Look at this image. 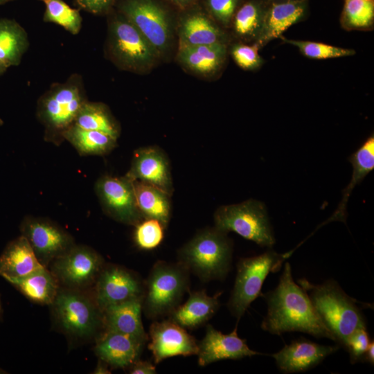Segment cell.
<instances>
[{
    "instance_id": "21",
    "label": "cell",
    "mask_w": 374,
    "mask_h": 374,
    "mask_svg": "<svg viewBox=\"0 0 374 374\" xmlns=\"http://www.w3.org/2000/svg\"><path fill=\"white\" fill-rule=\"evenodd\" d=\"M144 344L130 336L106 330L97 341L94 350L99 359L108 365L123 368L139 358Z\"/></svg>"
},
{
    "instance_id": "34",
    "label": "cell",
    "mask_w": 374,
    "mask_h": 374,
    "mask_svg": "<svg viewBox=\"0 0 374 374\" xmlns=\"http://www.w3.org/2000/svg\"><path fill=\"white\" fill-rule=\"evenodd\" d=\"M341 19L348 29L371 26L374 19V0H344Z\"/></svg>"
},
{
    "instance_id": "41",
    "label": "cell",
    "mask_w": 374,
    "mask_h": 374,
    "mask_svg": "<svg viewBox=\"0 0 374 374\" xmlns=\"http://www.w3.org/2000/svg\"><path fill=\"white\" fill-rule=\"evenodd\" d=\"M130 367V373L131 374L157 373L155 366L148 361H143L138 359Z\"/></svg>"
},
{
    "instance_id": "47",
    "label": "cell",
    "mask_w": 374,
    "mask_h": 374,
    "mask_svg": "<svg viewBox=\"0 0 374 374\" xmlns=\"http://www.w3.org/2000/svg\"><path fill=\"white\" fill-rule=\"evenodd\" d=\"M1 373H6V372H4L2 369L0 368V374Z\"/></svg>"
},
{
    "instance_id": "14",
    "label": "cell",
    "mask_w": 374,
    "mask_h": 374,
    "mask_svg": "<svg viewBox=\"0 0 374 374\" xmlns=\"http://www.w3.org/2000/svg\"><path fill=\"white\" fill-rule=\"evenodd\" d=\"M144 283L134 272L114 265L104 266L95 282L93 299L102 312L109 306L143 297Z\"/></svg>"
},
{
    "instance_id": "44",
    "label": "cell",
    "mask_w": 374,
    "mask_h": 374,
    "mask_svg": "<svg viewBox=\"0 0 374 374\" xmlns=\"http://www.w3.org/2000/svg\"><path fill=\"white\" fill-rule=\"evenodd\" d=\"M171 1L177 6L184 8L192 3L195 0H171Z\"/></svg>"
},
{
    "instance_id": "3",
    "label": "cell",
    "mask_w": 374,
    "mask_h": 374,
    "mask_svg": "<svg viewBox=\"0 0 374 374\" xmlns=\"http://www.w3.org/2000/svg\"><path fill=\"white\" fill-rule=\"evenodd\" d=\"M231 240L215 226L196 233L177 252L178 262L201 280H224L231 269Z\"/></svg>"
},
{
    "instance_id": "12",
    "label": "cell",
    "mask_w": 374,
    "mask_h": 374,
    "mask_svg": "<svg viewBox=\"0 0 374 374\" xmlns=\"http://www.w3.org/2000/svg\"><path fill=\"white\" fill-rule=\"evenodd\" d=\"M20 229L39 262L46 267L75 244L66 230L47 218L26 217Z\"/></svg>"
},
{
    "instance_id": "29",
    "label": "cell",
    "mask_w": 374,
    "mask_h": 374,
    "mask_svg": "<svg viewBox=\"0 0 374 374\" xmlns=\"http://www.w3.org/2000/svg\"><path fill=\"white\" fill-rule=\"evenodd\" d=\"M28 46L27 33L19 24L0 18V60L8 67L18 66Z\"/></svg>"
},
{
    "instance_id": "17",
    "label": "cell",
    "mask_w": 374,
    "mask_h": 374,
    "mask_svg": "<svg viewBox=\"0 0 374 374\" xmlns=\"http://www.w3.org/2000/svg\"><path fill=\"white\" fill-rule=\"evenodd\" d=\"M237 326L229 334H223L211 325H208L206 334L198 344V364L206 366L225 359H240L261 353L251 350L246 339L238 335Z\"/></svg>"
},
{
    "instance_id": "5",
    "label": "cell",
    "mask_w": 374,
    "mask_h": 374,
    "mask_svg": "<svg viewBox=\"0 0 374 374\" xmlns=\"http://www.w3.org/2000/svg\"><path fill=\"white\" fill-rule=\"evenodd\" d=\"M189 271L182 265L157 261L144 283L142 310L157 319L168 316L180 303L189 288Z\"/></svg>"
},
{
    "instance_id": "46",
    "label": "cell",
    "mask_w": 374,
    "mask_h": 374,
    "mask_svg": "<svg viewBox=\"0 0 374 374\" xmlns=\"http://www.w3.org/2000/svg\"><path fill=\"white\" fill-rule=\"evenodd\" d=\"M12 1H14V0H0V5L5 4Z\"/></svg>"
},
{
    "instance_id": "40",
    "label": "cell",
    "mask_w": 374,
    "mask_h": 374,
    "mask_svg": "<svg viewBox=\"0 0 374 374\" xmlns=\"http://www.w3.org/2000/svg\"><path fill=\"white\" fill-rule=\"evenodd\" d=\"M77 5L88 12L101 15L109 10L116 0H75Z\"/></svg>"
},
{
    "instance_id": "11",
    "label": "cell",
    "mask_w": 374,
    "mask_h": 374,
    "mask_svg": "<svg viewBox=\"0 0 374 374\" xmlns=\"http://www.w3.org/2000/svg\"><path fill=\"white\" fill-rule=\"evenodd\" d=\"M120 12L142 34L159 54L168 46L170 28L166 10L154 0H123Z\"/></svg>"
},
{
    "instance_id": "38",
    "label": "cell",
    "mask_w": 374,
    "mask_h": 374,
    "mask_svg": "<svg viewBox=\"0 0 374 374\" xmlns=\"http://www.w3.org/2000/svg\"><path fill=\"white\" fill-rule=\"evenodd\" d=\"M371 339L366 328H359L348 339L344 348L348 350L351 364L362 362Z\"/></svg>"
},
{
    "instance_id": "2",
    "label": "cell",
    "mask_w": 374,
    "mask_h": 374,
    "mask_svg": "<svg viewBox=\"0 0 374 374\" xmlns=\"http://www.w3.org/2000/svg\"><path fill=\"white\" fill-rule=\"evenodd\" d=\"M298 281L339 346L344 348L355 330L366 328L365 317L357 301L349 296L335 280L330 279L320 285L312 284L305 278Z\"/></svg>"
},
{
    "instance_id": "33",
    "label": "cell",
    "mask_w": 374,
    "mask_h": 374,
    "mask_svg": "<svg viewBox=\"0 0 374 374\" xmlns=\"http://www.w3.org/2000/svg\"><path fill=\"white\" fill-rule=\"evenodd\" d=\"M45 5L43 20L62 26L72 35L82 28V18L79 9L70 7L63 0H39Z\"/></svg>"
},
{
    "instance_id": "4",
    "label": "cell",
    "mask_w": 374,
    "mask_h": 374,
    "mask_svg": "<svg viewBox=\"0 0 374 374\" xmlns=\"http://www.w3.org/2000/svg\"><path fill=\"white\" fill-rule=\"evenodd\" d=\"M87 100L82 78L71 75L65 82L52 84L39 98L37 117L44 127L47 141L58 145L63 134L74 124L76 116Z\"/></svg>"
},
{
    "instance_id": "42",
    "label": "cell",
    "mask_w": 374,
    "mask_h": 374,
    "mask_svg": "<svg viewBox=\"0 0 374 374\" xmlns=\"http://www.w3.org/2000/svg\"><path fill=\"white\" fill-rule=\"evenodd\" d=\"M362 362H366L372 366L374 364V342L371 341L369 346L363 357Z\"/></svg>"
},
{
    "instance_id": "7",
    "label": "cell",
    "mask_w": 374,
    "mask_h": 374,
    "mask_svg": "<svg viewBox=\"0 0 374 374\" xmlns=\"http://www.w3.org/2000/svg\"><path fill=\"white\" fill-rule=\"evenodd\" d=\"M107 51L120 68L139 72L148 69L159 54L121 12L109 24Z\"/></svg>"
},
{
    "instance_id": "10",
    "label": "cell",
    "mask_w": 374,
    "mask_h": 374,
    "mask_svg": "<svg viewBox=\"0 0 374 374\" xmlns=\"http://www.w3.org/2000/svg\"><path fill=\"white\" fill-rule=\"evenodd\" d=\"M51 264V271L59 285L78 290L95 283L104 267L103 258L94 249L75 244Z\"/></svg>"
},
{
    "instance_id": "27",
    "label": "cell",
    "mask_w": 374,
    "mask_h": 374,
    "mask_svg": "<svg viewBox=\"0 0 374 374\" xmlns=\"http://www.w3.org/2000/svg\"><path fill=\"white\" fill-rule=\"evenodd\" d=\"M179 46L224 43L220 29L206 15L193 12L186 15L179 27Z\"/></svg>"
},
{
    "instance_id": "25",
    "label": "cell",
    "mask_w": 374,
    "mask_h": 374,
    "mask_svg": "<svg viewBox=\"0 0 374 374\" xmlns=\"http://www.w3.org/2000/svg\"><path fill=\"white\" fill-rule=\"evenodd\" d=\"M353 166L350 183L342 192V199L337 210L326 221H342L345 222L346 205L354 188L374 168V136L371 134L348 158Z\"/></svg>"
},
{
    "instance_id": "13",
    "label": "cell",
    "mask_w": 374,
    "mask_h": 374,
    "mask_svg": "<svg viewBox=\"0 0 374 374\" xmlns=\"http://www.w3.org/2000/svg\"><path fill=\"white\" fill-rule=\"evenodd\" d=\"M95 189L103 211L115 220L136 226L144 220L137 207L132 181L126 175L103 176Z\"/></svg>"
},
{
    "instance_id": "36",
    "label": "cell",
    "mask_w": 374,
    "mask_h": 374,
    "mask_svg": "<svg viewBox=\"0 0 374 374\" xmlns=\"http://www.w3.org/2000/svg\"><path fill=\"white\" fill-rule=\"evenodd\" d=\"M164 226L157 220L144 219L136 225L134 241L143 250L157 247L164 237Z\"/></svg>"
},
{
    "instance_id": "6",
    "label": "cell",
    "mask_w": 374,
    "mask_h": 374,
    "mask_svg": "<svg viewBox=\"0 0 374 374\" xmlns=\"http://www.w3.org/2000/svg\"><path fill=\"white\" fill-rule=\"evenodd\" d=\"M290 253H278L269 249L262 254L243 258L237 264V274L227 307L238 321L250 304L262 296V287L270 273L278 271Z\"/></svg>"
},
{
    "instance_id": "45",
    "label": "cell",
    "mask_w": 374,
    "mask_h": 374,
    "mask_svg": "<svg viewBox=\"0 0 374 374\" xmlns=\"http://www.w3.org/2000/svg\"><path fill=\"white\" fill-rule=\"evenodd\" d=\"M9 67L0 60V75L3 74Z\"/></svg>"
},
{
    "instance_id": "18",
    "label": "cell",
    "mask_w": 374,
    "mask_h": 374,
    "mask_svg": "<svg viewBox=\"0 0 374 374\" xmlns=\"http://www.w3.org/2000/svg\"><path fill=\"white\" fill-rule=\"evenodd\" d=\"M339 348V346L321 345L301 337L285 345L271 357L281 373H300L317 366Z\"/></svg>"
},
{
    "instance_id": "15",
    "label": "cell",
    "mask_w": 374,
    "mask_h": 374,
    "mask_svg": "<svg viewBox=\"0 0 374 374\" xmlns=\"http://www.w3.org/2000/svg\"><path fill=\"white\" fill-rule=\"evenodd\" d=\"M149 337L148 348L156 364L168 357L194 355L198 352L195 338L170 319L153 322Z\"/></svg>"
},
{
    "instance_id": "37",
    "label": "cell",
    "mask_w": 374,
    "mask_h": 374,
    "mask_svg": "<svg viewBox=\"0 0 374 374\" xmlns=\"http://www.w3.org/2000/svg\"><path fill=\"white\" fill-rule=\"evenodd\" d=\"M241 0H205L206 6L211 15L219 23L228 26Z\"/></svg>"
},
{
    "instance_id": "1",
    "label": "cell",
    "mask_w": 374,
    "mask_h": 374,
    "mask_svg": "<svg viewBox=\"0 0 374 374\" xmlns=\"http://www.w3.org/2000/svg\"><path fill=\"white\" fill-rule=\"evenodd\" d=\"M267 312L261 328L273 335L301 332L317 338H335L318 316L305 289L292 277L290 264L286 262L277 287L263 294Z\"/></svg>"
},
{
    "instance_id": "23",
    "label": "cell",
    "mask_w": 374,
    "mask_h": 374,
    "mask_svg": "<svg viewBox=\"0 0 374 374\" xmlns=\"http://www.w3.org/2000/svg\"><path fill=\"white\" fill-rule=\"evenodd\" d=\"M42 267L22 235L10 242L0 255V276L6 280L25 276Z\"/></svg>"
},
{
    "instance_id": "32",
    "label": "cell",
    "mask_w": 374,
    "mask_h": 374,
    "mask_svg": "<svg viewBox=\"0 0 374 374\" xmlns=\"http://www.w3.org/2000/svg\"><path fill=\"white\" fill-rule=\"evenodd\" d=\"M268 0H247L240 5L233 18L235 33L243 37L258 35Z\"/></svg>"
},
{
    "instance_id": "24",
    "label": "cell",
    "mask_w": 374,
    "mask_h": 374,
    "mask_svg": "<svg viewBox=\"0 0 374 374\" xmlns=\"http://www.w3.org/2000/svg\"><path fill=\"white\" fill-rule=\"evenodd\" d=\"M226 46L224 43L198 46H179V61L189 70L210 75L220 69L224 62Z\"/></svg>"
},
{
    "instance_id": "28",
    "label": "cell",
    "mask_w": 374,
    "mask_h": 374,
    "mask_svg": "<svg viewBox=\"0 0 374 374\" xmlns=\"http://www.w3.org/2000/svg\"><path fill=\"white\" fill-rule=\"evenodd\" d=\"M132 181L137 207L143 217L157 220L166 228L170 218V195L148 183Z\"/></svg>"
},
{
    "instance_id": "30",
    "label": "cell",
    "mask_w": 374,
    "mask_h": 374,
    "mask_svg": "<svg viewBox=\"0 0 374 374\" xmlns=\"http://www.w3.org/2000/svg\"><path fill=\"white\" fill-rule=\"evenodd\" d=\"M64 140L69 142L81 155H104L111 152L117 139L105 133L85 130L71 125L63 134Z\"/></svg>"
},
{
    "instance_id": "22",
    "label": "cell",
    "mask_w": 374,
    "mask_h": 374,
    "mask_svg": "<svg viewBox=\"0 0 374 374\" xmlns=\"http://www.w3.org/2000/svg\"><path fill=\"white\" fill-rule=\"evenodd\" d=\"M222 292L213 296L205 290L190 292L187 301L168 315V319L185 329H195L208 321L218 310Z\"/></svg>"
},
{
    "instance_id": "16",
    "label": "cell",
    "mask_w": 374,
    "mask_h": 374,
    "mask_svg": "<svg viewBox=\"0 0 374 374\" xmlns=\"http://www.w3.org/2000/svg\"><path fill=\"white\" fill-rule=\"evenodd\" d=\"M126 176L131 180L152 185L170 196L172 193L170 163L167 155L159 147L148 146L136 150Z\"/></svg>"
},
{
    "instance_id": "31",
    "label": "cell",
    "mask_w": 374,
    "mask_h": 374,
    "mask_svg": "<svg viewBox=\"0 0 374 374\" xmlns=\"http://www.w3.org/2000/svg\"><path fill=\"white\" fill-rule=\"evenodd\" d=\"M74 125L85 130L105 133L115 139L120 127L107 107L101 103L87 100L79 110Z\"/></svg>"
},
{
    "instance_id": "9",
    "label": "cell",
    "mask_w": 374,
    "mask_h": 374,
    "mask_svg": "<svg viewBox=\"0 0 374 374\" xmlns=\"http://www.w3.org/2000/svg\"><path fill=\"white\" fill-rule=\"evenodd\" d=\"M214 223L219 230L235 232L260 247L270 249L276 242L267 208L256 199L221 206L215 212Z\"/></svg>"
},
{
    "instance_id": "35",
    "label": "cell",
    "mask_w": 374,
    "mask_h": 374,
    "mask_svg": "<svg viewBox=\"0 0 374 374\" xmlns=\"http://www.w3.org/2000/svg\"><path fill=\"white\" fill-rule=\"evenodd\" d=\"M283 41L296 46L305 56L312 59H329L352 55L353 50L331 46L329 44L283 38Z\"/></svg>"
},
{
    "instance_id": "8",
    "label": "cell",
    "mask_w": 374,
    "mask_h": 374,
    "mask_svg": "<svg viewBox=\"0 0 374 374\" xmlns=\"http://www.w3.org/2000/svg\"><path fill=\"white\" fill-rule=\"evenodd\" d=\"M51 305L56 323L69 335L89 338L104 325L103 312L93 296L82 290L59 288Z\"/></svg>"
},
{
    "instance_id": "48",
    "label": "cell",
    "mask_w": 374,
    "mask_h": 374,
    "mask_svg": "<svg viewBox=\"0 0 374 374\" xmlns=\"http://www.w3.org/2000/svg\"><path fill=\"white\" fill-rule=\"evenodd\" d=\"M0 312H1V302H0Z\"/></svg>"
},
{
    "instance_id": "26",
    "label": "cell",
    "mask_w": 374,
    "mask_h": 374,
    "mask_svg": "<svg viewBox=\"0 0 374 374\" xmlns=\"http://www.w3.org/2000/svg\"><path fill=\"white\" fill-rule=\"evenodd\" d=\"M6 280L29 300L41 305H51L60 288L57 280L46 267Z\"/></svg>"
},
{
    "instance_id": "19",
    "label": "cell",
    "mask_w": 374,
    "mask_h": 374,
    "mask_svg": "<svg viewBox=\"0 0 374 374\" xmlns=\"http://www.w3.org/2000/svg\"><path fill=\"white\" fill-rule=\"evenodd\" d=\"M306 8L307 0H268L256 44L279 37L303 17Z\"/></svg>"
},
{
    "instance_id": "43",
    "label": "cell",
    "mask_w": 374,
    "mask_h": 374,
    "mask_svg": "<svg viewBox=\"0 0 374 374\" xmlns=\"http://www.w3.org/2000/svg\"><path fill=\"white\" fill-rule=\"evenodd\" d=\"M107 364L104 361L100 359L93 373L95 374H108L111 373L108 368Z\"/></svg>"
},
{
    "instance_id": "39",
    "label": "cell",
    "mask_w": 374,
    "mask_h": 374,
    "mask_svg": "<svg viewBox=\"0 0 374 374\" xmlns=\"http://www.w3.org/2000/svg\"><path fill=\"white\" fill-rule=\"evenodd\" d=\"M258 46L236 44L231 50V54L236 64L244 69L251 70L261 64V57L258 54Z\"/></svg>"
},
{
    "instance_id": "20",
    "label": "cell",
    "mask_w": 374,
    "mask_h": 374,
    "mask_svg": "<svg viewBox=\"0 0 374 374\" xmlns=\"http://www.w3.org/2000/svg\"><path fill=\"white\" fill-rule=\"evenodd\" d=\"M143 297L128 300L103 310L106 330L130 336L144 344L148 341L141 320Z\"/></svg>"
}]
</instances>
